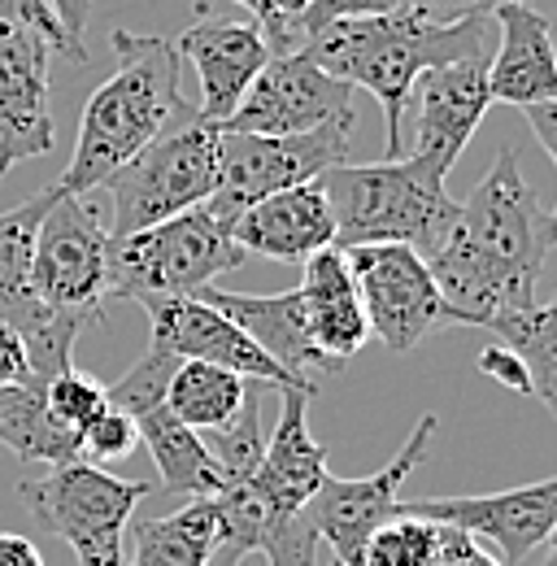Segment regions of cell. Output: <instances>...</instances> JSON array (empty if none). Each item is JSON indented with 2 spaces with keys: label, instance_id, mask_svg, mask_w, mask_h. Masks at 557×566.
Masks as SVG:
<instances>
[{
  "label": "cell",
  "instance_id": "1",
  "mask_svg": "<svg viewBox=\"0 0 557 566\" xmlns=\"http://www.w3.org/2000/svg\"><path fill=\"white\" fill-rule=\"evenodd\" d=\"M554 227V213L518 170L514 144H505L471 197L458 201L444 244L427 258L444 318L487 327L496 314L536 305Z\"/></svg>",
  "mask_w": 557,
  "mask_h": 566
},
{
  "label": "cell",
  "instance_id": "2",
  "mask_svg": "<svg viewBox=\"0 0 557 566\" xmlns=\"http://www.w3.org/2000/svg\"><path fill=\"white\" fill-rule=\"evenodd\" d=\"M301 53L318 62L327 74L366 87L388 118V157L406 153V109L414 78L431 66L462 62L487 53V18H458V22H427L414 9L397 4L375 18H340L318 27Z\"/></svg>",
  "mask_w": 557,
  "mask_h": 566
},
{
  "label": "cell",
  "instance_id": "3",
  "mask_svg": "<svg viewBox=\"0 0 557 566\" xmlns=\"http://www.w3.org/2000/svg\"><path fill=\"white\" fill-rule=\"evenodd\" d=\"M114 74L83 105L74 157L57 179V188L70 197L96 192L183 105V57L166 35L114 31Z\"/></svg>",
  "mask_w": 557,
  "mask_h": 566
},
{
  "label": "cell",
  "instance_id": "4",
  "mask_svg": "<svg viewBox=\"0 0 557 566\" xmlns=\"http://www.w3.org/2000/svg\"><path fill=\"white\" fill-rule=\"evenodd\" d=\"M444 170L427 157L401 153L361 166H332L318 175V188L336 218V249L357 244H410L414 253L431 258L453 218L458 201L444 188Z\"/></svg>",
  "mask_w": 557,
  "mask_h": 566
},
{
  "label": "cell",
  "instance_id": "5",
  "mask_svg": "<svg viewBox=\"0 0 557 566\" xmlns=\"http://www.w3.org/2000/svg\"><path fill=\"white\" fill-rule=\"evenodd\" d=\"M114 201L109 240L153 227L161 218L206 206L218 188V123H209L197 105H179L170 123L127 157L105 184Z\"/></svg>",
  "mask_w": 557,
  "mask_h": 566
},
{
  "label": "cell",
  "instance_id": "6",
  "mask_svg": "<svg viewBox=\"0 0 557 566\" xmlns=\"http://www.w3.org/2000/svg\"><path fill=\"white\" fill-rule=\"evenodd\" d=\"M249 253L231 240L227 222L206 206L139 227L132 235L109 240V275L105 296L118 301H175L197 296L201 287L235 271Z\"/></svg>",
  "mask_w": 557,
  "mask_h": 566
},
{
  "label": "cell",
  "instance_id": "7",
  "mask_svg": "<svg viewBox=\"0 0 557 566\" xmlns=\"http://www.w3.org/2000/svg\"><path fill=\"white\" fill-rule=\"evenodd\" d=\"M148 493H157V484L109 475L87 458L57 462L49 467L44 480L18 489L31 523L66 541L83 566H127L123 563L127 523Z\"/></svg>",
  "mask_w": 557,
  "mask_h": 566
},
{
  "label": "cell",
  "instance_id": "8",
  "mask_svg": "<svg viewBox=\"0 0 557 566\" xmlns=\"http://www.w3.org/2000/svg\"><path fill=\"white\" fill-rule=\"evenodd\" d=\"M105 275H109V227L87 197L57 192L35 227L31 253V292L57 310L96 327L105 314Z\"/></svg>",
  "mask_w": 557,
  "mask_h": 566
},
{
  "label": "cell",
  "instance_id": "9",
  "mask_svg": "<svg viewBox=\"0 0 557 566\" xmlns=\"http://www.w3.org/2000/svg\"><path fill=\"white\" fill-rule=\"evenodd\" d=\"M348 132H353L348 123H332L305 136H249L218 127V188L206 210L231 222L262 197H275L296 184H314L323 170L348 157Z\"/></svg>",
  "mask_w": 557,
  "mask_h": 566
},
{
  "label": "cell",
  "instance_id": "10",
  "mask_svg": "<svg viewBox=\"0 0 557 566\" xmlns=\"http://www.w3.org/2000/svg\"><path fill=\"white\" fill-rule=\"evenodd\" d=\"M57 184L44 188L40 197L22 201L18 210L0 213V323L18 332L27 366L40 379L62 375L74 366V340L87 332L83 318L49 310L35 292H31V253H35V227L44 210L57 201Z\"/></svg>",
  "mask_w": 557,
  "mask_h": 566
},
{
  "label": "cell",
  "instance_id": "11",
  "mask_svg": "<svg viewBox=\"0 0 557 566\" xmlns=\"http://www.w3.org/2000/svg\"><path fill=\"white\" fill-rule=\"evenodd\" d=\"M345 262L361 314L370 323V336H379L383 349L410 354L418 349V340H427L440 323H449L427 258L410 244H357L345 249Z\"/></svg>",
  "mask_w": 557,
  "mask_h": 566
},
{
  "label": "cell",
  "instance_id": "12",
  "mask_svg": "<svg viewBox=\"0 0 557 566\" xmlns=\"http://www.w3.org/2000/svg\"><path fill=\"white\" fill-rule=\"evenodd\" d=\"M435 427H440L435 415H422L418 427L410 431V440L401 444V453L388 467H379L375 475H361V480H336L332 471L323 475L318 493L305 505V518H309L318 545H327L340 566H361V549H366L370 532L392 518L397 501L406 496L401 493L406 480L427 462Z\"/></svg>",
  "mask_w": 557,
  "mask_h": 566
},
{
  "label": "cell",
  "instance_id": "13",
  "mask_svg": "<svg viewBox=\"0 0 557 566\" xmlns=\"http://www.w3.org/2000/svg\"><path fill=\"white\" fill-rule=\"evenodd\" d=\"M353 83L327 74L309 62L301 49L271 57L249 92L240 96L235 114L222 123V132H249V136H305L332 123L353 127Z\"/></svg>",
  "mask_w": 557,
  "mask_h": 566
},
{
  "label": "cell",
  "instance_id": "14",
  "mask_svg": "<svg viewBox=\"0 0 557 566\" xmlns=\"http://www.w3.org/2000/svg\"><path fill=\"white\" fill-rule=\"evenodd\" d=\"M148 314V340L161 345L179 361H213L244 379H262L278 392H309L318 397V384L305 375H292L278 366L240 323H231L222 310L206 305L201 296H175V301H144Z\"/></svg>",
  "mask_w": 557,
  "mask_h": 566
},
{
  "label": "cell",
  "instance_id": "15",
  "mask_svg": "<svg viewBox=\"0 0 557 566\" xmlns=\"http://www.w3.org/2000/svg\"><path fill=\"white\" fill-rule=\"evenodd\" d=\"M392 514L462 527L475 541H492L501 549V563H523L554 536L557 480H536V484L487 496H418V501L401 496Z\"/></svg>",
  "mask_w": 557,
  "mask_h": 566
},
{
  "label": "cell",
  "instance_id": "16",
  "mask_svg": "<svg viewBox=\"0 0 557 566\" xmlns=\"http://www.w3.org/2000/svg\"><path fill=\"white\" fill-rule=\"evenodd\" d=\"M49 53L44 35L0 18V179L57 144L49 114Z\"/></svg>",
  "mask_w": 557,
  "mask_h": 566
},
{
  "label": "cell",
  "instance_id": "17",
  "mask_svg": "<svg viewBox=\"0 0 557 566\" xmlns=\"http://www.w3.org/2000/svg\"><path fill=\"white\" fill-rule=\"evenodd\" d=\"M487 105V53L431 66L414 78L410 109H414V157L435 161L444 175L458 166L466 144L475 140Z\"/></svg>",
  "mask_w": 557,
  "mask_h": 566
},
{
  "label": "cell",
  "instance_id": "18",
  "mask_svg": "<svg viewBox=\"0 0 557 566\" xmlns=\"http://www.w3.org/2000/svg\"><path fill=\"white\" fill-rule=\"evenodd\" d=\"M179 57L201 78V114L209 123H227L249 92L258 71L271 62V49L258 31V22H227V18H201L179 35Z\"/></svg>",
  "mask_w": 557,
  "mask_h": 566
},
{
  "label": "cell",
  "instance_id": "19",
  "mask_svg": "<svg viewBox=\"0 0 557 566\" xmlns=\"http://www.w3.org/2000/svg\"><path fill=\"white\" fill-rule=\"evenodd\" d=\"M227 231L244 253H258L271 262H305L309 253L336 244V218L318 179L253 201L249 210H240L227 222Z\"/></svg>",
  "mask_w": 557,
  "mask_h": 566
},
{
  "label": "cell",
  "instance_id": "20",
  "mask_svg": "<svg viewBox=\"0 0 557 566\" xmlns=\"http://www.w3.org/2000/svg\"><path fill=\"white\" fill-rule=\"evenodd\" d=\"M501 22L496 57H487V96L514 109L557 101L554 22L532 9V0H509L492 9Z\"/></svg>",
  "mask_w": 557,
  "mask_h": 566
},
{
  "label": "cell",
  "instance_id": "21",
  "mask_svg": "<svg viewBox=\"0 0 557 566\" xmlns=\"http://www.w3.org/2000/svg\"><path fill=\"white\" fill-rule=\"evenodd\" d=\"M197 296L206 305H213V310H222L231 323H240L292 375L314 379L318 370H336L327 357L314 349V340H309V323H305V305H301V292L296 287L292 292L258 296V292H227V287L209 283Z\"/></svg>",
  "mask_w": 557,
  "mask_h": 566
},
{
  "label": "cell",
  "instance_id": "22",
  "mask_svg": "<svg viewBox=\"0 0 557 566\" xmlns=\"http://www.w3.org/2000/svg\"><path fill=\"white\" fill-rule=\"evenodd\" d=\"M301 275V305H305V323H309V340L314 349L327 357L332 366H340L370 340V323L361 314L357 287L348 275L345 249L327 244L318 253H309Z\"/></svg>",
  "mask_w": 557,
  "mask_h": 566
},
{
  "label": "cell",
  "instance_id": "23",
  "mask_svg": "<svg viewBox=\"0 0 557 566\" xmlns=\"http://www.w3.org/2000/svg\"><path fill=\"white\" fill-rule=\"evenodd\" d=\"M132 419H136V431L144 449H148V458L157 462V480H161L157 493L197 501V496H218L227 489V475L206 449L201 431L183 427L166 406H148Z\"/></svg>",
  "mask_w": 557,
  "mask_h": 566
},
{
  "label": "cell",
  "instance_id": "24",
  "mask_svg": "<svg viewBox=\"0 0 557 566\" xmlns=\"http://www.w3.org/2000/svg\"><path fill=\"white\" fill-rule=\"evenodd\" d=\"M0 444L22 462H49V467L83 458L78 431L53 419L40 375L0 384Z\"/></svg>",
  "mask_w": 557,
  "mask_h": 566
},
{
  "label": "cell",
  "instance_id": "25",
  "mask_svg": "<svg viewBox=\"0 0 557 566\" xmlns=\"http://www.w3.org/2000/svg\"><path fill=\"white\" fill-rule=\"evenodd\" d=\"M132 566H209L218 554V510L213 496H197L166 518L127 523Z\"/></svg>",
  "mask_w": 557,
  "mask_h": 566
},
{
  "label": "cell",
  "instance_id": "26",
  "mask_svg": "<svg viewBox=\"0 0 557 566\" xmlns=\"http://www.w3.org/2000/svg\"><path fill=\"white\" fill-rule=\"evenodd\" d=\"M253 379L213 366V361H179L170 384H166V410L192 431H218L235 419L244 392Z\"/></svg>",
  "mask_w": 557,
  "mask_h": 566
},
{
  "label": "cell",
  "instance_id": "27",
  "mask_svg": "<svg viewBox=\"0 0 557 566\" xmlns=\"http://www.w3.org/2000/svg\"><path fill=\"white\" fill-rule=\"evenodd\" d=\"M487 327L496 332V345H505L509 354L527 366L532 397L554 410L557 406V305L509 310V314H496Z\"/></svg>",
  "mask_w": 557,
  "mask_h": 566
},
{
  "label": "cell",
  "instance_id": "28",
  "mask_svg": "<svg viewBox=\"0 0 557 566\" xmlns=\"http://www.w3.org/2000/svg\"><path fill=\"white\" fill-rule=\"evenodd\" d=\"M262 392H266V384L253 379L244 401H240V410H235V419L227 427H218V431H201V440L213 453V462L222 467L227 484L249 480L258 471V462H262V449H266V440H262Z\"/></svg>",
  "mask_w": 557,
  "mask_h": 566
},
{
  "label": "cell",
  "instance_id": "29",
  "mask_svg": "<svg viewBox=\"0 0 557 566\" xmlns=\"http://www.w3.org/2000/svg\"><path fill=\"white\" fill-rule=\"evenodd\" d=\"M435 554V523L392 514L379 523L361 549V566H427Z\"/></svg>",
  "mask_w": 557,
  "mask_h": 566
},
{
  "label": "cell",
  "instance_id": "30",
  "mask_svg": "<svg viewBox=\"0 0 557 566\" xmlns=\"http://www.w3.org/2000/svg\"><path fill=\"white\" fill-rule=\"evenodd\" d=\"M175 366H179V357L166 354L161 345L148 340V349L136 357V366H132L114 388H105L109 406H118V410H127V415H139V410H148V406H161Z\"/></svg>",
  "mask_w": 557,
  "mask_h": 566
},
{
  "label": "cell",
  "instance_id": "31",
  "mask_svg": "<svg viewBox=\"0 0 557 566\" xmlns=\"http://www.w3.org/2000/svg\"><path fill=\"white\" fill-rule=\"evenodd\" d=\"M44 397H49L53 419H57L62 427H70V431H83V427L92 423V419L109 406L105 384H101L96 375L78 370V366H66L62 375L44 379Z\"/></svg>",
  "mask_w": 557,
  "mask_h": 566
},
{
  "label": "cell",
  "instance_id": "32",
  "mask_svg": "<svg viewBox=\"0 0 557 566\" xmlns=\"http://www.w3.org/2000/svg\"><path fill=\"white\" fill-rule=\"evenodd\" d=\"M78 444H83V458L96 462V467H105L114 458H132L139 444L136 419L127 410H118V406H105L92 423L78 431Z\"/></svg>",
  "mask_w": 557,
  "mask_h": 566
},
{
  "label": "cell",
  "instance_id": "33",
  "mask_svg": "<svg viewBox=\"0 0 557 566\" xmlns=\"http://www.w3.org/2000/svg\"><path fill=\"white\" fill-rule=\"evenodd\" d=\"M309 4H314V0H258L253 18H258V31H262L271 57L301 49V40H296V18H301Z\"/></svg>",
  "mask_w": 557,
  "mask_h": 566
},
{
  "label": "cell",
  "instance_id": "34",
  "mask_svg": "<svg viewBox=\"0 0 557 566\" xmlns=\"http://www.w3.org/2000/svg\"><path fill=\"white\" fill-rule=\"evenodd\" d=\"M401 0H314L301 18H296V40L305 44L318 27H327V22H340V18H375V13H388V9H397Z\"/></svg>",
  "mask_w": 557,
  "mask_h": 566
},
{
  "label": "cell",
  "instance_id": "35",
  "mask_svg": "<svg viewBox=\"0 0 557 566\" xmlns=\"http://www.w3.org/2000/svg\"><path fill=\"white\" fill-rule=\"evenodd\" d=\"M427 566H505L501 558H487V549L466 536L462 527H449V523H435V554Z\"/></svg>",
  "mask_w": 557,
  "mask_h": 566
},
{
  "label": "cell",
  "instance_id": "36",
  "mask_svg": "<svg viewBox=\"0 0 557 566\" xmlns=\"http://www.w3.org/2000/svg\"><path fill=\"white\" fill-rule=\"evenodd\" d=\"M0 18L31 27L35 35H44V40H49V49H53V53H62V57H70V62H74L66 35H62V27H57L53 9H49V0H0Z\"/></svg>",
  "mask_w": 557,
  "mask_h": 566
},
{
  "label": "cell",
  "instance_id": "37",
  "mask_svg": "<svg viewBox=\"0 0 557 566\" xmlns=\"http://www.w3.org/2000/svg\"><path fill=\"white\" fill-rule=\"evenodd\" d=\"M475 366L484 370L492 384H501V388H509V392H523V397H532V379H527V366H523L518 357L509 354L505 345H492V349H484Z\"/></svg>",
  "mask_w": 557,
  "mask_h": 566
},
{
  "label": "cell",
  "instance_id": "38",
  "mask_svg": "<svg viewBox=\"0 0 557 566\" xmlns=\"http://www.w3.org/2000/svg\"><path fill=\"white\" fill-rule=\"evenodd\" d=\"M401 4L427 22H458V18H487L496 4H509V0H401Z\"/></svg>",
  "mask_w": 557,
  "mask_h": 566
},
{
  "label": "cell",
  "instance_id": "39",
  "mask_svg": "<svg viewBox=\"0 0 557 566\" xmlns=\"http://www.w3.org/2000/svg\"><path fill=\"white\" fill-rule=\"evenodd\" d=\"M49 9H53V18H57L62 35H66L70 53H74V62L83 66V62H87V44H83V35H87L92 0H49Z\"/></svg>",
  "mask_w": 557,
  "mask_h": 566
},
{
  "label": "cell",
  "instance_id": "40",
  "mask_svg": "<svg viewBox=\"0 0 557 566\" xmlns=\"http://www.w3.org/2000/svg\"><path fill=\"white\" fill-rule=\"evenodd\" d=\"M27 375H31V366H27V349H22V340H18V332L0 323V384H13V379H27Z\"/></svg>",
  "mask_w": 557,
  "mask_h": 566
},
{
  "label": "cell",
  "instance_id": "41",
  "mask_svg": "<svg viewBox=\"0 0 557 566\" xmlns=\"http://www.w3.org/2000/svg\"><path fill=\"white\" fill-rule=\"evenodd\" d=\"M0 566H44V554L35 549L31 536L0 532Z\"/></svg>",
  "mask_w": 557,
  "mask_h": 566
},
{
  "label": "cell",
  "instance_id": "42",
  "mask_svg": "<svg viewBox=\"0 0 557 566\" xmlns=\"http://www.w3.org/2000/svg\"><path fill=\"white\" fill-rule=\"evenodd\" d=\"M523 114H527V123H532V132H536L540 148H545L549 157H557V101H545V105H527Z\"/></svg>",
  "mask_w": 557,
  "mask_h": 566
},
{
  "label": "cell",
  "instance_id": "43",
  "mask_svg": "<svg viewBox=\"0 0 557 566\" xmlns=\"http://www.w3.org/2000/svg\"><path fill=\"white\" fill-rule=\"evenodd\" d=\"M201 4H206V9H209V0H201ZM231 4H244V9H249V13H253V9H258V0H231Z\"/></svg>",
  "mask_w": 557,
  "mask_h": 566
},
{
  "label": "cell",
  "instance_id": "44",
  "mask_svg": "<svg viewBox=\"0 0 557 566\" xmlns=\"http://www.w3.org/2000/svg\"><path fill=\"white\" fill-rule=\"evenodd\" d=\"M231 566H253V554H244V558H235Z\"/></svg>",
  "mask_w": 557,
  "mask_h": 566
},
{
  "label": "cell",
  "instance_id": "45",
  "mask_svg": "<svg viewBox=\"0 0 557 566\" xmlns=\"http://www.w3.org/2000/svg\"><path fill=\"white\" fill-rule=\"evenodd\" d=\"M323 566H340V563H336V558H332V563H323Z\"/></svg>",
  "mask_w": 557,
  "mask_h": 566
}]
</instances>
